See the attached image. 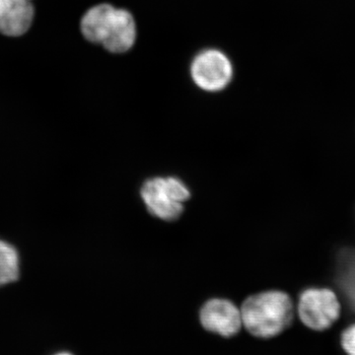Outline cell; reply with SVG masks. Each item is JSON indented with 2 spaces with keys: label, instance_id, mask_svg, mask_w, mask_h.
<instances>
[{
  "label": "cell",
  "instance_id": "6da1fadb",
  "mask_svg": "<svg viewBox=\"0 0 355 355\" xmlns=\"http://www.w3.org/2000/svg\"><path fill=\"white\" fill-rule=\"evenodd\" d=\"M243 326L254 338L272 340L291 328L296 319L295 300L282 289L250 296L243 302Z\"/></svg>",
  "mask_w": 355,
  "mask_h": 355
},
{
  "label": "cell",
  "instance_id": "7a4b0ae2",
  "mask_svg": "<svg viewBox=\"0 0 355 355\" xmlns=\"http://www.w3.org/2000/svg\"><path fill=\"white\" fill-rule=\"evenodd\" d=\"M81 32L89 42L103 44L114 53L130 50L137 39V26L132 13L110 4L89 9L81 20Z\"/></svg>",
  "mask_w": 355,
  "mask_h": 355
},
{
  "label": "cell",
  "instance_id": "3957f363",
  "mask_svg": "<svg viewBox=\"0 0 355 355\" xmlns=\"http://www.w3.org/2000/svg\"><path fill=\"white\" fill-rule=\"evenodd\" d=\"M295 305L299 321L313 331L328 330L342 314L340 298L330 287L311 286L303 289Z\"/></svg>",
  "mask_w": 355,
  "mask_h": 355
},
{
  "label": "cell",
  "instance_id": "277c9868",
  "mask_svg": "<svg viewBox=\"0 0 355 355\" xmlns=\"http://www.w3.org/2000/svg\"><path fill=\"white\" fill-rule=\"evenodd\" d=\"M191 197L188 187L175 177L153 178L144 184L141 198L153 216L164 221L177 220L184 202Z\"/></svg>",
  "mask_w": 355,
  "mask_h": 355
},
{
  "label": "cell",
  "instance_id": "5b68a950",
  "mask_svg": "<svg viewBox=\"0 0 355 355\" xmlns=\"http://www.w3.org/2000/svg\"><path fill=\"white\" fill-rule=\"evenodd\" d=\"M329 287L342 303L338 323L343 328L355 322V242L343 245L336 253Z\"/></svg>",
  "mask_w": 355,
  "mask_h": 355
},
{
  "label": "cell",
  "instance_id": "8992f818",
  "mask_svg": "<svg viewBox=\"0 0 355 355\" xmlns=\"http://www.w3.org/2000/svg\"><path fill=\"white\" fill-rule=\"evenodd\" d=\"M191 74L198 87L209 92H217L230 83L233 67L221 51L207 50L198 53L193 60Z\"/></svg>",
  "mask_w": 355,
  "mask_h": 355
},
{
  "label": "cell",
  "instance_id": "52a82bcc",
  "mask_svg": "<svg viewBox=\"0 0 355 355\" xmlns=\"http://www.w3.org/2000/svg\"><path fill=\"white\" fill-rule=\"evenodd\" d=\"M200 320L205 330L224 338L237 335L243 326L241 310L226 299H210L205 302Z\"/></svg>",
  "mask_w": 355,
  "mask_h": 355
},
{
  "label": "cell",
  "instance_id": "ba28073f",
  "mask_svg": "<svg viewBox=\"0 0 355 355\" xmlns=\"http://www.w3.org/2000/svg\"><path fill=\"white\" fill-rule=\"evenodd\" d=\"M34 19L30 0H0V33L9 37L24 35Z\"/></svg>",
  "mask_w": 355,
  "mask_h": 355
},
{
  "label": "cell",
  "instance_id": "9c48e42d",
  "mask_svg": "<svg viewBox=\"0 0 355 355\" xmlns=\"http://www.w3.org/2000/svg\"><path fill=\"white\" fill-rule=\"evenodd\" d=\"M20 277V256L17 249L0 239V287L17 282Z\"/></svg>",
  "mask_w": 355,
  "mask_h": 355
},
{
  "label": "cell",
  "instance_id": "30bf717a",
  "mask_svg": "<svg viewBox=\"0 0 355 355\" xmlns=\"http://www.w3.org/2000/svg\"><path fill=\"white\" fill-rule=\"evenodd\" d=\"M340 345L347 355H355V322L343 329L340 334Z\"/></svg>",
  "mask_w": 355,
  "mask_h": 355
},
{
  "label": "cell",
  "instance_id": "8fae6325",
  "mask_svg": "<svg viewBox=\"0 0 355 355\" xmlns=\"http://www.w3.org/2000/svg\"><path fill=\"white\" fill-rule=\"evenodd\" d=\"M55 355H72V354H69V352H60V354H57Z\"/></svg>",
  "mask_w": 355,
  "mask_h": 355
}]
</instances>
